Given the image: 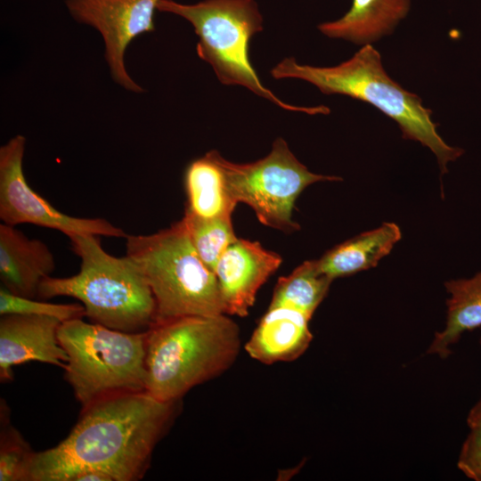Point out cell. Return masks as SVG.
Instances as JSON below:
<instances>
[{
    "label": "cell",
    "mask_w": 481,
    "mask_h": 481,
    "mask_svg": "<svg viewBox=\"0 0 481 481\" xmlns=\"http://www.w3.org/2000/svg\"><path fill=\"white\" fill-rule=\"evenodd\" d=\"M25 150L22 135H14L0 147V219L4 224H30L59 231L69 238L98 235L126 239L128 234L107 219L69 216L36 192L23 172Z\"/></svg>",
    "instance_id": "obj_9"
},
{
    "label": "cell",
    "mask_w": 481,
    "mask_h": 481,
    "mask_svg": "<svg viewBox=\"0 0 481 481\" xmlns=\"http://www.w3.org/2000/svg\"><path fill=\"white\" fill-rule=\"evenodd\" d=\"M159 1L65 0L73 20L99 32L110 77L131 93L140 94L144 90L126 69V49L137 37L155 31L154 17Z\"/></svg>",
    "instance_id": "obj_10"
},
{
    "label": "cell",
    "mask_w": 481,
    "mask_h": 481,
    "mask_svg": "<svg viewBox=\"0 0 481 481\" xmlns=\"http://www.w3.org/2000/svg\"><path fill=\"white\" fill-rule=\"evenodd\" d=\"M226 184L238 204L245 203L265 226L291 232L299 229L292 211L300 193L322 181H341L339 176L311 172L289 148L283 138L273 141L271 151L249 163H234L217 153Z\"/></svg>",
    "instance_id": "obj_8"
},
{
    "label": "cell",
    "mask_w": 481,
    "mask_h": 481,
    "mask_svg": "<svg viewBox=\"0 0 481 481\" xmlns=\"http://www.w3.org/2000/svg\"><path fill=\"white\" fill-rule=\"evenodd\" d=\"M126 255L152 292L155 322L225 314L216 274L199 256L183 219L153 233L128 234Z\"/></svg>",
    "instance_id": "obj_5"
},
{
    "label": "cell",
    "mask_w": 481,
    "mask_h": 481,
    "mask_svg": "<svg viewBox=\"0 0 481 481\" xmlns=\"http://www.w3.org/2000/svg\"><path fill=\"white\" fill-rule=\"evenodd\" d=\"M467 423L469 428L481 427V398L470 409L468 414Z\"/></svg>",
    "instance_id": "obj_25"
},
{
    "label": "cell",
    "mask_w": 481,
    "mask_h": 481,
    "mask_svg": "<svg viewBox=\"0 0 481 481\" xmlns=\"http://www.w3.org/2000/svg\"><path fill=\"white\" fill-rule=\"evenodd\" d=\"M176 403L140 391L108 396L82 408L64 440L33 452L26 481H71L86 469L102 471L113 481L142 478L174 418Z\"/></svg>",
    "instance_id": "obj_1"
},
{
    "label": "cell",
    "mask_w": 481,
    "mask_h": 481,
    "mask_svg": "<svg viewBox=\"0 0 481 481\" xmlns=\"http://www.w3.org/2000/svg\"><path fill=\"white\" fill-rule=\"evenodd\" d=\"M71 481H113L106 473L95 470L86 469L77 473Z\"/></svg>",
    "instance_id": "obj_24"
},
{
    "label": "cell",
    "mask_w": 481,
    "mask_h": 481,
    "mask_svg": "<svg viewBox=\"0 0 481 481\" xmlns=\"http://www.w3.org/2000/svg\"><path fill=\"white\" fill-rule=\"evenodd\" d=\"M100 237L69 238L80 259L79 272L69 277L45 278L37 298H74L92 322L125 332H146L156 320L155 300L146 279L130 257L108 253Z\"/></svg>",
    "instance_id": "obj_4"
},
{
    "label": "cell",
    "mask_w": 481,
    "mask_h": 481,
    "mask_svg": "<svg viewBox=\"0 0 481 481\" xmlns=\"http://www.w3.org/2000/svg\"><path fill=\"white\" fill-rule=\"evenodd\" d=\"M332 281L320 271L317 260L305 261L278 280L269 306L292 307L312 317Z\"/></svg>",
    "instance_id": "obj_19"
},
{
    "label": "cell",
    "mask_w": 481,
    "mask_h": 481,
    "mask_svg": "<svg viewBox=\"0 0 481 481\" xmlns=\"http://www.w3.org/2000/svg\"><path fill=\"white\" fill-rule=\"evenodd\" d=\"M411 0H352L339 19L320 23L319 31L333 39L371 45L391 34L410 11Z\"/></svg>",
    "instance_id": "obj_15"
},
{
    "label": "cell",
    "mask_w": 481,
    "mask_h": 481,
    "mask_svg": "<svg viewBox=\"0 0 481 481\" xmlns=\"http://www.w3.org/2000/svg\"><path fill=\"white\" fill-rule=\"evenodd\" d=\"M311 316L292 307L269 306L244 346L249 355L265 364L291 362L313 339Z\"/></svg>",
    "instance_id": "obj_14"
},
{
    "label": "cell",
    "mask_w": 481,
    "mask_h": 481,
    "mask_svg": "<svg viewBox=\"0 0 481 481\" xmlns=\"http://www.w3.org/2000/svg\"><path fill=\"white\" fill-rule=\"evenodd\" d=\"M281 262L279 254L258 241L238 239L231 244L214 270L225 314L248 315L257 291Z\"/></svg>",
    "instance_id": "obj_11"
},
{
    "label": "cell",
    "mask_w": 481,
    "mask_h": 481,
    "mask_svg": "<svg viewBox=\"0 0 481 481\" xmlns=\"http://www.w3.org/2000/svg\"><path fill=\"white\" fill-rule=\"evenodd\" d=\"M158 11L179 16L192 24L198 37V56L211 66L223 85L245 87L285 110L308 115L330 113L324 105L287 103L259 79L249 54L251 38L264 29L256 0H201L194 4L160 0Z\"/></svg>",
    "instance_id": "obj_6"
},
{
    "label": "cell",
    "mask_w": 481,
    "mask_h": 481,
    "mask_svg": "<svg viewBox=\"0 0 481 481\" xmlns=\"http://www.w3.org/2000/svg\"><path fill=\"white\" fill-rule=\"evenodd\" d=\"M0 314L44 315L61 322L85 316L82 304H53L11 293L3 286L0 289Z\"/></svg>",
    "instance_id": "obj_21"
},
{
    "label": "cell",
    "mask_w": 481,
    "mask_h": 481,
    "mask_svg": "<svg viewBox=\"0 0 481 481\" xmlns=\"http://www.w3.org/2000/svg\"><path fill=\"white\" fill-rule=\"evenodd\" d=\"M457 467L469 478L481 481V427L470 428L461 446Z\"/></svg>",
    "instance_id": "obj_23"
},
{
    "label": "cell",
    "mask_w": 481,
    "mask_h": 481,
    "mask_svg": "<svg viewBox=\"0 0 481 481\" xmlns=\"http://www.w3.org/2000/svg\"><path fill=\"white\" fill-rule=\"evenodd\" d=\"M182 219L199 256L214 272L222 255L238 240L232 217L201 219L184 215Z\"/></svg>",
    "instance_id": "obj_20"
},
{
    "label": "cell",
    "mask_w": 481,
    "mask_h": 481,
    "mask_svg": "<svg viewBox=\"0 0 481 481\" xmlns=\"http://www.w3.org/2000/svg\"><path fill=\"white\" fill-rule=\"evenodd\" d=\"M55 270V258L39 239L29 238L16 226L0 224V280L15 295L36 298L41 282Z\"/></svg>",
    "instance_id": "obj_13"
},
{
    "label": "cell",
    "mask_w": 481,
    "mask_h": 481,
    "mask_svg": "<svg viewBox=\"0 0 481 481\" xmlns=\"http://www.w3.org/2000/svg\"><path fill=\"white\" fill-rule=\"evenodd\" d=\"M33 452L15 428H3L0 444V481H26Z\"/></svg>",
    "instance_id": "obj_22"
},
{
    "label": "cell",
    "mask_w": 481,
    "mask_h": 481,
    "mask_svg": "<svg viewBox=\"0 0 481 481\" xmlns=\"http://www.w3.org/2000/svg\"><path fill=\"white\" fill-rule=\"evenodd\" d=\"M276 79L295 78L314 85L325 94H342L371 104L395 121L404 139L420 143L436 157L441 174L463 154L448 145L436 131L432 110L420 97L402 87L386 72L381 56L371 45H363L350 59L332 67L301 64L287 57L272 69Z\"/></svg>",
    "instance_id": "obj_3"
},
{
    "label": "cell",
    "mask_w": 481,
    "mask_h": 481,
    "mask_svg": "<svg viewBox=\"0 0 481 481\" xmlns=\"http://www.w3.org/2000/svg\"><path fill=\"white\" fill-rule=\"evenodd\" d=\"M240 345V328L225 314L155 322L145 336V391L177 402L229 370Z\"/></svg>",
    "instance_id": "obj_2"
},
{
    "label": "cell",
    "mask_w": 481,
    "mask_h": 481,
    "mask_svg": "<svg viewBox=\"0 0 481 481\" xmlns=\"http://www.w3.org/2000/svg\"><path fill=\"white\" fill-rule=\"evenodd\" d=\"M479 342H480V345H481V338H480V341H479Z\"/></svg>",
    "instance_id": "obj_26"
},
{
    "label": "cell",
    "mask_w": 481,
    "mask_h": 481,
    "mask_svg": "<svg viewBox=\"0 0 481 481\" xmlns=\"http://www.w3.org/2000/svg\"><path fill=\"white\" fill-rule=\"evenodd\" d=\"M401 237L397 224L384 223L329 249L317 259L318 267L332 280L373 268Z\"/></svg>",
    "instance_id": "obj_17"
},
{
    "label": "cell",
    "mask_w": 481,
    "mask_h": 481,
    "mask_svg": "<svg viewBox=\"0 0 481 481\" xmlns=\"http://www.w3.org/2000/svg\"><path fill=\"white\" fill-rule=\"evenodd\" d=\"M217 153L209 151L187 165L184 215L201 219L232 217L237 203L228 190Z\"/></svg>",
    "instance_id": "obj_16"
},
{
    "label": "cell",
    "mask_w": 481,
    "mask_h": 481,
    "mask_svg": "<svg viewBox=\"0 0 481 481\" xmlns=\"http://www.w3.org/2000/svg\"><path fill=\"white\" fill-rule=\"evenodd\" d=\"M62 322L44 315L6 314L0 319V379H12V367L37 361L65 369L68 355L58 338Z\"/></svg>",
    "instance_id": "obj_12"
},
{
    "label": "cell",
    "mask_w": 481,
    "mask_h": 481,
    "mask_svg": "<svg viewBox=\"0 0 481 481\" xmlns=\"http://www.w3.org/2000/svg\"><path fill=\"white\" fill-rule=\"evenodd\" d=\"M444 286L450 294L445 327L435 333L427 350L441 358L451 355V346L463 333L481 327V270L471 278L451 280Z\"/></svg>",
    "instance_id": "obj_18"
},
{
    "label": "cell",
    "mask_w": 481,
    "mask_h": 481,
    "mask_svg": "<svg viewBox=\"0 0 481 481\" xmlns=\"http://www.w3.org/2000/svg\"><path fill=\"white\" fill-rule=\"evenodd\" d=\"M145 336L82 318L61 323L58 338L68 355L65 379L82 408L114 395L145 391Z\"/></svg>",
    "instance_id": "obj_7"
}]
</instances>
